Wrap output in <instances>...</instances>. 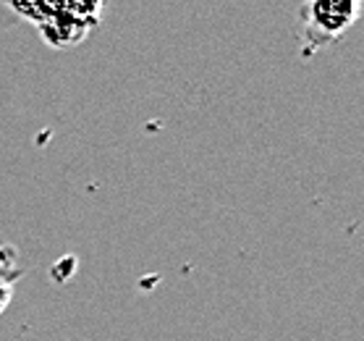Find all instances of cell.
<instances>
[{
    "mask_svg": "<svg viewBox=\"0 0 364 341\" xmlns=\"http://www.w3.org/2000/svg\"><path fill=\"white\" fill-rule=\"evenodd\" d=\"M362 14L359 0H312L299 9L301 26H304V56L312 51L328 48L356 24Z\"/></svg>",
    "mask_w": 364,
    "mask_h": 341,
    "instance_id": "cell-1",
    "label": "cell"
},
{
    "mask_svg": "<svg viewBox=\"0 0 364 341\" xmlns=\"http://www.w3.org/2000/svg\"><path fill=\"white\" fill-rule=\"evenodd\" d=\"M102 3H48V16L42 19V40L50 48H76L97 26Z\"/></svg>",
    "mask_w": 364,
    "mask_h": 341,
    "instance_id": "cell-2",
    "label": "cell"
},
{
    "mask_svg": "<svg viewBox=\"0 0 364 341\" xmlns=\"http://www.w3.org/2000/svg\"><path fill=\"white\" fill-rule=\"evenodd\" d=\"M16 278H21L16 250L14 247H0V281L14 283Z\"/></svg>",
    "mask_w": 364,
    "mask_h": 341,
    "instance_id": "cell-3",
    "label": "cell"
},
{
    "mask_svg": "<svg viewBox=\"0 0 364 341\" xmlns=\"http://www.w3.org/2000/svg\"><path fill=\"white\" fill-rule=\"evenodd\" d=\"M11 300H14V283L0 281V315H3V310L11 305Z\"/></svg>",
    "mask_w": 364,
    "mask_h": 341,
    "instance_id": "cell-4",
    "label": "cell"
}]
</instances>
